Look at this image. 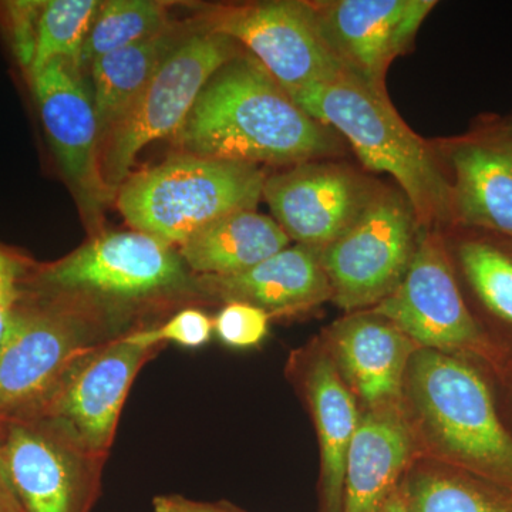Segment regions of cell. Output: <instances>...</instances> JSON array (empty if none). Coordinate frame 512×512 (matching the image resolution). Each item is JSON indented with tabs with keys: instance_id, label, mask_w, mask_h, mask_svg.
I'll return each instance as SVG.
<instances>
[{
	"instance_id": "4fadbf2b",
	"label": "cell",
	"mask_w": 512,
	"mask_h": 512,
	"mask_svg": "<svg viewBox=\"0 0 512 512\" xmlns=\"http://www.w3.org/2000/svg\"><path fill=\"white\" fill-rule=\"evenodd\" d=\"M379 190L346 165L309 161L266 177L262 200L291 241L323 249L360 220Z\"/></svg>"
},
{
	"instance_id": "2e32d148",
	"label": "cell",
	"mask_w": 512,
	"mask_h": 512,
	"mask_svg": "<svg viewBox=\"0 0 512 512\" xmlns=\"http://www.w3.org/2000/svg\"><path fill=\"white\" fill-rule=\"evenodd\" d=\"M330 350L349 389L366 410L402 404L407 367L417 348L412 339L370 313H356L330 329Z\"/></svg>"
},
{
	"instance_id": "277c9868",
	"label": "cell",
	"mask_w": 512,
	"mask_h": 512,
	"mask_svg": "<svg viewBox=\"0 0 512 512\" xmlns=\"http://www.w3.org/2000/svg\"><path fill=\"white\" fill-rule=\"evenodd\" d=\"M265 180L258 165L183 153L128 177L117 207L136 231L183 245L225 215L256 210Z\"/></svg>"
},
{
	"instance_id": "ba28073f",
	"label": "cell",
	"mask_w": 512,
	"mask_h": 512,
	"mask_svg": "<svg viewBox=\"0 0 512 512\" xmlns=\"http://www.w3.org/2000/svg\"><path fill=\"white\" fill-rule=\"evenodd\" d=\"M421 227L402 191L380 188L352 228L323 248L332 301L345 311L373 308L402 284Z\"/></svg>"
},
{
	"instance_id": "603a6c76",
	"label": "cell",
	"mask_w": 512,
	"mask_h": 512,
	"mask_svg": "<svg viewBox=\"0 0 512 512\" xmlns=\"http://www.w3.org/2000/svg\"><path fill=\"white\" fill-rule=\"evenodd\" d=\"M409 512H512V493L453 468L420 467L400 483Z\"/></svg>"
},
{
	"instance_id": "6da1fadb",
	"label": "cell",
	"mask_w": 512,
	"mask_h": 512,
	"mask_svg": "<svg viewBox=\"0 0 512 512\" xmlns=\"http://www.w3.org/2000/svg\"><path fill=\"white\" fill-rule=\"evenodd\" d=\"M184 154L245 164L298 165L342 153L335 133L296 103L252 56L211 77L175 134Z\"/></svg>"
},
{
	"instance_id": "52a82bcc",
	"label": "cell",
	"mask_w": 512,
	"mask_h": 512,
	"mask_svg": "<svg viewBox=\"0 0 512 512\" xmlns=\"http://www.w3.org/2000/svg\"><path fill=\"white\" fill-rule=\"evenodd\" d=\"M234 40L194 30L164 60L123 120L101 143V174L114 195L141 150L177 134L211 77L237 56Z\"/></svg>"
},
{
	"instance_id": "d4e9b609",
	"label": "cell",
	"mask_w": 512,
	"mask_h": 512,
	"mask_svg": "<svg viewBox=\"0 0 512 512\" xmlns=\"http://www.w3.org/2000/svg\"><path fill=\"white\" fill-rule=\"evenodd\" d=\"M100 6L96 0H43L29 76L55 59L66 60L80 70L84 43Z\"/></svg>"
},
{
	"instance_id": "9a60e30c",
	"label": "cell",
	"mask_w": 512,
	"mask_h": 512,
	"mask_svg": "<svg viewBox=\"0 0 512 512\" xmlns=\"http://www.w3.org/2000/svg\"><path fill=\"white\" fill-rule=\"evenodd\" d=\"M320 32L340 66L376 92L387 94L386 77L414 37L434 0H332L312 3Z\"/></svg>"
},
{
	"instance_id": "9c48e42d",
	"label": "cell",
	"mask_w": 512,
	"mask_h": 512,
	"mask_svg": "<svg viewBox=\"0 0 512 512\" xmlns=\"http://www.w3.org/2000/svg\"><path fill=\"white\" fill-rule=\"evenodd\" d=\"M205 29L247 47L289 96L342 73L308 2H261L228 6L207 18Z\"/></svg>"
},
{
	"instance_id": "ffe728a7",
	"label": "cell",
	"mask_w": 512,
	"mask_h": 512,
	"mask_svg": "<svg viewBox=\"0 0 512 512\" xmlns=\"http://www.w3.org/2000/svg\"><path fill=\"white\" fill-rule=\"evenodd\" d=\"M305 384L322 458V512H342L346 460L362 414L332 356L315 357Z\"/></svg>"
},
{
	"instance_id": "4316f807",
	"label": "cell",
	"mask_w": 512,
	"mask_h": 512,
	"mask_svg": "<svg viewBox=\"0 0 512 512\" xmlns=\"http://www.w3.org/2000/svg\"><path fill=\"white\" fill-rule=\"evenodd\" d=\"M214 320L198 309H184L178 312L164 325L153 329L137 330L124 336L134 345L154 349L165 342L177 343L188 349H198L207 345L212 338Z\"/></svg>"
},
{
	"instance_id": "44dd1931",
	"label": "cell",
	"mask_w": 512,
	"mask_h": 512,
	"mask_svg": "<svg viewBox=\"0 0 512 512\" xmlns=\"http://www.w3.org/2000/svg\"><path fill=\"white\" fill-rule=\"evenodd\" d=\"M291 238L274 218L255 210L225 215L181 245L185 265L202 276L241 274L288 248Z\"/></svg>"
},
{
	"instance_id": "7c38bea8",
	"label": "cell",
	"mask_w": 512,
	"mask_h": 512,
	"mask_svg": "<svg viewBox=\"0 0 512 512\" xmlns=\"http://www.w3.org/2000/svg\"><path fill=\"white\" fill-rule=\"evenodd\" d=\"M157 349L124 336L101 343L70 367L37 417L49 420L84 453L101 458L113 443L133 380Z\"/></svg>"
},
{
	"instance_id": "e0dca14e",
	"label": "cell",
	"mask_w": 512,
	"mask_h": 512,
	"mask_svg": "<svg viewBox=\"0 0 512 512\" xmlns=\"http://www.w3.org/2000/svg\"><path fill=\"white\" fill-rule=\"evenodd\" d=\"M416 446L402 404L366 410L346 460L342 512L382 511L399 488Z\"/></svg>"
},
{
	"instance_id": "1f68e13d",
	"label": "cell",
	"mask_w": 512,
	"mask_h": 512,
	"mask_svg": "<svg viewBox=\"0 0 512 512\" xmlns=\"http://www.w3.org/2000/svg\"><path fill=\"white\" fill-rule=\"evenodd\" d=\"M380 512H409L400 485L399 488L390 495L389 500L386 501V504H384Z\"/></svg>"
},
{
	"instance_id": "ac0fdd59",
	"label": "cell",
	"mask_w": 512,
	"mask_h": 512,
	"mask_svg": "<svg viewBox=\"0 0 512 512\" xmlns=\"http://www.w3.org/2000/svg\"><path fill=\"white\" fill-rule=\"evenodd\" d=\"M320 252L298 244L241 274L202 276V286L224 301L249 303L269 316L308 311L332 299Z\"/></svg>"
},
{
	"instance_id": "4dcf8cb0",
	"label": "cell",
	"mask_w": 512,
	"mask_h": 512,
	"mask_svg": "<svg viewBox=\"0 0 512 512\" xmlns=\"http://www.w3.org/2000/svg\"><path fill=\"white\" fill-rule=\"evenodd\" d=\"M153 507L154 512H244L228 503H202L183 495H158Z\"/></svg>"
},
{
	"instance_id": "f546056e",
	"label": "cell",
	"mask_w": 512,
	"mask_h": 512,
	"mask_svg": "<svg viewBox=\"0 0 512 512\" xmlns=\"http://www.w3.org/2000/svg\"><path fill=\"white\" fill-rule=\"evenodd\" d=\"M25 278L26 266L18 256L0 248V342L8 329L16 303L22 296Z\"/></svg>"
},
{
	"instance_id": "8fae6325",
	"label": "cell",
	"mask_w": 512,
	"mask_h": 512,
	"mask_svg": "<svg viewBox=\"0 0 512 512\" xmlns=\"http://www.w3.org/2000/svg\"><path fill=\"white\" fill-rule=\"evenodd\" d=\"M101 458L80 450L49 420L0 423V470L23 512H89Z\"/></svg>"
},
{
	"instance_id": "7a4b0ae2",
	"label": "cell",
	"mask_w": 512,
	"mask_h": 512,
	"mask_svg": "<svg viewBox=\"0 0 512 512\" xmlns=\"http://www.w3.org/2000/svg\"><path fill=\"white\" fill-rule=\"evenodd\" d=\"M402 409L424 448L446 467L512 493V436L477 370L454 355L417 349Z\"/></svg>"
},
{
	"instance_id": "f1b7e54d",
	"label": "cell",
	"mask_w": 512,
	"mask_h": 512,
	"mask_svg": "<svg viewBox=\"0 0 512 512\" xmlns=\"http://www.w3.org/2000/svg\"><path fill=\"white\" fill-rule=\"evenodd\" d=\"M42 5L43 0L39 2L28 0V2H9L5 6L13 52L26 73L32 69L33 57H35L37 18Z\"/></svg>"
},
{
	"instance_id": "8992f818",
	"label": "cell",
	"mask_w": 512,
	"mask_h": 512,
	"mask_svg": "<svg viewBox=\"0 0 512 512\" xmlns=\"http://www.w3.org/2000/svg\"><path fill=\"white\" fill-rule=\"evenodd\" d=\"M187 268L160 239L136 229L111 231L37 269L32 285L33 291L84 303L148 301L187 289Z\"/></svg>"
},
{
	"instance_id": "7402d4cb",
	"label": "cell",
	"mask_w": 512,
	"mask_h": 512,
	"mask_svg": "<svg viewBox=\"0 0 512 512\" xmlns=\"http://www.w3.org/2000/svg\"><path fill=\"white\" fill-rule=\"evenodd\" d=\"M188 33V29L170 26L150 39L93 60L89 69L101 143L123 120L161 64Z\"/></svg>"
},
{
	"instance_id": "484cf974",
	"label": "cell",
	"mask_w": 512,
	"mask_h": 512,
	"mask_svg": "<svg viewBox=\"0 0 512 512\" xmlns=\"http://www.w3.org/2000/svg\"><path fill=\"white\" fill-rule=\"evenodd\" d=\"M461 266L478 298L498 318L512 323V258L494 245L467 241L458 249Z\"/></svg>"
},
{
	"instance_id": "5bb4252c",
	"label": "cell",
	"mask_w": 512,
	"mask_h": 512,
	"mask_svg": "<svg viewBox=\"0 0 512 512\" xmlns=\"http://www.w3.org/2000/svg\"><path fill=\"white\" fill-rule=\"evenodd\" d=\"M40 119L62 173L87 221L96 225L106 202L114 197L101 174V137L93 97L79 69L63 59L30 74Z\"/></svg>"
},
{
	"instance_id": "5b68a950",
	"label": "cell",
	"mask_w": 512,
	"mask_h": 512,
	"mask_svg": "<svg viewBox=\"0 0 512 512\" xmlns=\"http://www.w3.org/2000/svg\"><path fill=\"white\" fill-rule=\"evenodd\" d=\"M79 303L23 286L0 342V423L39 416L70 367L101 345Z\"/></svg>"
},
{
	"instance_id": "83f0119b",
	"label": "cell",
	"mask_w": 512,
	"mask_h": 512,
	"mask_svg": "<svg viewBox=\"0 0 512 512\" xmlns=\"http://www.w3.org/2000/svg\"><path fill=\"white\" fill-rule=\"evenodd\" d=\"M269 313L244 302H228L214 319L218 338L235 349H251L261 345L269 332Z\"/></svg>"
},
{
	"instance_id": "30bf717a",
	"label": "cell",
	"mask_w": 512,
	"mask_h": 512,
	"mask_svg": "<svg viewBox=\"0 0 512 512\" xmlns=\"http://www.w3.org/2000/svg\"><path fill=\"white\" fill-rule=\"evenodd\" d=\"M423 229L402 284L370 312L402 330L419 349L487 355L490 346L464 303L443 239Z\"/></svg>"
},
{
	"instance_id": "836d02e7",
	"label": "cell",
	"mask_w": 512,
	"mask_h": 512,
	"mask_svg": "<svg viewBox=\"0 0 512 512\" xmlns=\"http://www.w3.org/2000/svg\"><path fill=\"white\" fill-rule=\"evenodd\" d=\"M0 491H3V493H8L10 495H13L12 490H10L8 483H6L5 477H3L2 470H0ZM15 497V495H13Z\"/></svg>"
},
{
	"instance_id": "d6986e66",
	"label": "cell",
	"mask_w": 512,
	"mask_h": 512,
	"mask_svg": "<svg viewBox=\"0 0 512 512\" xmlns=\"http://www.w3.org/2000/svg\"><path fill=\"white\" fill-rule=\"evenodd\" d=\"M450 164L453 222L512 238V133L457 141Z\"/></svg>"
},
{
	"instance_id": "3957f363",
	"label": "cell",
	"mask_w": 512,
	"mask_h": 512,
	"mask_svg": "<svg viewBox=\"0 0 512 512\" xmlns=\"http://www.w3.org/2000/svg\"><path fill=\"white\" fill-rule=\"evenodd\" d=\"M292 99L313 119L342 134L367 170L393 177L421 228L453 222L451 184L430 147L394 110L389 94L343 70Z\"/></svg>"
},
{
	"instance_id": "d6a6232c",
	"label": "cell",
	"mask_w": 512,
	"mask_h": 512,
	"mask_svg": "<svg viewBox=\"0 0 512 512\" xmlns=\"http://www.w3.org/2000/svg\"><path fill=\"white\" fill-rule=\"evenodd\" d=\"M0 512H23L13 495L0 491Z\"/></svg>"
},
{
	"instance_id": "cb8c5ba5",
	"label": "cell",
	"mask_w": 512,
	"mask_h": 512,
	"mask_svg": "<svg viewBox=\"0 0 512 512\" xmlns=\"http://www.w3.org/2000/svg\"><path fill=\"white\" fill-rule=\"evenodd\" d=\"M167 6L150 0H110L101 3L84 43L80 69L97 57L124 49L170 28Z\"/></svg>"
}]
</instances>
